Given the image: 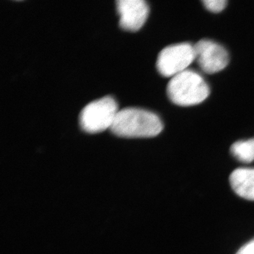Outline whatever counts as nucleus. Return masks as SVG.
Instances as JSON below:
<instances>
[{
  "mask_svg": "<svg viewBox=\"0 0 254 254\" xmlns=\"http://www.w3.org/2000/svg\"><path fill=\"white\" fill-rule=\"evenodd\" d=\"M232 190L242 198L254 200V168H238L230 175Z\"/></svg>",
  "mask_w": 254,
  "mask_h": 254,
  "instance_id": "nucleus-7",
  "label": "nucleus"
},
{
  "mask_svg": "<svg viewBox=\"0 0 254 254\" xmlns=\"http://www.w3.org/2000/svg\"><path fill=\"white\" fill-rule=\"evenodd\" d=\"M113 97L105 96L88 103L79 114V125L83 131L96 133L110 128L118 113Z\"/></svg>",
  "mask_w": 254,
  "mask_h": 254,
  "instance_id": "nucleus-3",
  "label": "nucleus"
},
{
  "mask_svg": "<svg viewBox=\"0 0 254 254\" xmlns=\"http://www.w3.org/2000/svg\"><path fill=\"white\" fill-rule=\"evenodd\" d=\"M194 49L195 60L205 73L219 72L228 64V53L223 46L215 42L201 40L194 45Z\"/></svg>",
  "mask_w": 254,
  "mask_h": 254,
  "instance_id": "nucleus-5",
  "label": "nucleus"
},
{
  "mask_svg": "<svg viewBox=\"0 0 254 254\" xmlns=\"http://www.w3.org/2000/svg\"><path fill=\"white\" fill-rule=\"evenodd\" d=\"M163 128L158 115L139 108L119 110L110 131L122 138H150L156 136Z\"/></svg>",
  "mask_w": 254,
  "mask_h": 254,
  "instance_id": "nucleus-1",
  "label": "nucleus"
},
{
  "mask_svg": "<svg viewBox=\"0 0 254 254\" xmlns=\"http://www.w3.org/2000/svg\"><path fill=\"white\" fill-rule=\"evenodd\" d=\"M195 60L194 46L178 43L161 50L157 60V69L162 76L173 78L186 71Z\"/></svg>",
  "mask_w": 254,
  "mask_h": 254,
  "instance_id": "nucleus-4",
  "label": "nucleus"
},
{
  "mask_svg": "<svg viewBox=\"0 0 254 254\" xmlns=\"http://www.w3.org/2000/svg\"><path fill=\"white\" fill-rule=\"evenodd\" d=\"M231 153L242 163H252L254 160V138L235 142L231 146Z\"/></svg>",
  "mask_w": 254,
  "mask_h": 254,
  "instance_id": "nucleus-8",
  "label": "nucleus"
},
{
  "mask_svg": "<svg viewBox=\"0 0 254 254\" xmlns=\"http://www.w3.org/2000/svg\"><path fill=\"white\" fill-rule=\"evenodd\" d=\"M167 93L175 105L191 106L204 101L210 94V88L199 73L187 69L171 78Z\"/></svg>",
  "mask_w": 254,
  "mask_h": 254,
  "instance_id": "nucleus-2",
  "label": "nucleus"
},
{
  "mask_svg": "<svg viewBox=\"0 0 254 254\" xmlns=\"http://www.w3.org/2000/svg\"><path fill=\"white\" fill-rule=\"evenodd\" d=\"M236 254H254V240L244 245Z\"/></svg>",
  "mask_w": 254,
  "mask_h": 254,
  "instance_id": "nucleus-10",
  "label": "nucleus"
},
{
  "mask_svg": "<svg viewBox=\"0 0 254 254\" xmlns=\"http://www.w3.org/2000/svg\"><path fill=\"white\" fill-rule=\"evenodd\" d=\"M117 11L120 16V28L136 32L143 26L149 13V7L143 0H118Z\"/></svg>",
  "mask_w": 254,
  "mask_h": 254,
  "instance_id": "nucleus-6",
  "label": "nucleus"
},
{
  "mask_svg": "<svg viewBox=\"0 0 254 254\" xmlns=\"http://www.w3.org/2000/svg\"><path fill=\"white\" fill-rule=\"evenodd\" d=\"M202 2L207 10L213 13L221 12L227 5L225 0H204Z\"/></svg>",
  "mask_w": 254,
  "mask_h": 254,
  "instance_id": "nucleus-9",
  "label": "nucleus"
}]
</instances>
